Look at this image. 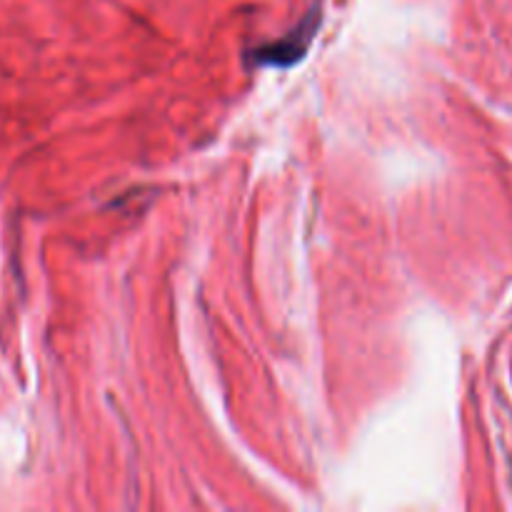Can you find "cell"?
<instances>
[{"label":"cell","instance_id":"obj_1","mask_svg":"<svg viewBox=\"0 0 512 512\" xmlns=\"http://www.w3.org/2000/svg\"><path fill=\"white\" fill-rule=\"evenodd\" d=\"M320 23V10H310L308 18L298 25V28L290 30L285 38L273 40V43H265L260 48L250 50V58L255 60V65H278V68H288V65L298 63L305 55V50L313 43L315 33H318Z\"/></svg>","mask_w":512,"mask_h":512}]
</instances>
